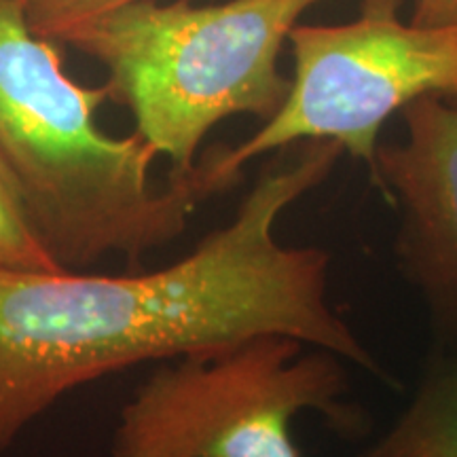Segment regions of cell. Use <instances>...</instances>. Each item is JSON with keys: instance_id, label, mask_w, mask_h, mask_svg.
Listing matches in <instances>:
<instances>
[{"instance_id": "cell-3", "label": "cell", "mask_w": 457, "mask_h": 457, "mask_svg": "<svg viewBox=\"0 0 457 457\" xmlns=\"http://www.w3.org/2000/svg\"><path fill=\"white\" fill-rule=\"evenodd\" d=\"M327 0H140L77 28L64 45L106 68L111 100L136 131L191 168L205 136L236 114L270 121L288 98L278 60L299 17Z\"/></svg>"}, {"instance_id": "cell-7", "label": "cell", "mask_w": 457, "mask_h": 457, "mask_svg": "<svg viewBox=\"0 0 457 457\" xmlns=\"http://www.w3.org/2000/svg\"><path fill=\"white\" fill-rule=\"evenodd\" d=\"M356 457H457V345H432L409 404Z\"/></svg>"}, {"instance_id": "cell-11", "label": "cell", "mask_w": 457, "mask_h": 457, "mask_svg": "<svg viewBox=\"0 0 457 457\" xmlns=\"http://www.w3.org/2000/svg\"><path fill=\"white\" fill-rule=\"evenodd\" d=\"M0 3H4V0H0Z\"/></svg>"}, {"instance_id": "cell-1", "label": "cell", "mask_w": 457, "mask_h": 457, "mask_svg": "<svg viewBox=\"0 0 457 457\" xmlns=\"http://www.w3.org/2000/svg\"><path fill=\"white\" fill-rule=\"evenodd\" d=\"M341 155L335 140L288 146L225 227L163 270L0 271V455L74 387L256 335L295 337L396 386L330 303L327 250L278 237L279 216Z\"/></svg>"}, {"instance_id": "cell-8", "label": "cell", "mask_w": 457, "mask_h": 457, "mask_svg": "<svg viewBox=\"0 0 457 457\" xmlns=\"http://www.w3.org/2000/svg\"><path fill=\"white\" fill-rule=\"evenodd\" d=\"M0 271H64L34 231L26 205L0 162Z\"/></svg>"}, {"instance_id": "cell-6", "label": "cell", "mask_w": 457, "mask_h": 457, "mask_svg": "<svg viewBox=\"0 0 457 457\" xmlns=\"http://www.w3.org/2000/svg\"><path fill=\"white\" fill-rule=\"evenodd\" d=\"M400 114L407 138L377 146L373 168L396 205L394 262L424 303L432 345H457V104L426 96Z\"/></svg>"}, {"instance_id": "cell-9", "label": "cell", "mask_w": 457, "mask_h": 457, "mask_svg": "<svg viewBox=\"0 0 457 457\" xmlns=\"http://www.w3.org/2000/svg\"><path fill=\"white\" fill-rule=\"evenodd\" d=\"M30 30L51 43L66 38L89 21L140 0H20Z\"/></svg>"}, {"instance_id": "cell-10", "label": "cell", "mask_w": 457, "mask_h": 457, "mask_svg": "<svg viewBox=\"0 0 457 457\" xmlns=\"http://www.w3.org/2000/svg\"><path fill=\"white\" fill-rule=\"evenodd\" d=\"M411 21L417 26L457 24V0H415Z\"/></svg>"}, {"instance_id": "cell-5", "label": "cell", "mask_w": 457, "mask_h": 457, "mask_svg": "<svg viewBox=\"0 0 457 457\" xmlns=\"http://www.w3.org/2000/svg\"><path fill=\"white\" fill-rule=\"evenodd\" d=\"M400 0H362L347 24H296L288 43L295 77L282 108L242 145L233 170L303 140H335L375 168L379 129L411 102L436 96L457 104V24L417 26Z\"/></svg>"}, {"instance_id": "cell-2", "label": "cell", "mask_w": 457, "mask_h": 457, "mask_svg": "<svg viewBox=\"0 0 457 457\" xmlns=\"http://www.w3.org/2000/svg\"><path fill=\"white\" fill-rule=\"evenodd\" d=\"M108 100L106 85L68 77L55 43L30 30L20 0L0 3V162L64 271L111 254L138 267L182 236L199 205L242 179L228 168V146L216 145L157 185L159 155L138 131L114 138L96 125Z\"/></svg>"}, {"instance_id": "cell-4", "label": "cell", "mask_w": 457, "mask_h": 457, "mask_svg": "<svg viewBox=\"0 0 457 457\" xmlns=\"http://www.w3.org/2000/svg\"><path fill=\"white\" fill-rule=\"evenodd\" d=\"M288 335H256L171 358L119 413L111 457H301L293 420L312 411L337 436L362 441L345 360Z\"/></svg>"}]
</instances>
